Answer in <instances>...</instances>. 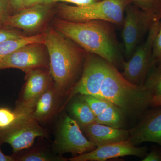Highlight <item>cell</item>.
Here are the masks:
<instances>
[{
	"label": "cell",
	"instance_id": "cell-25",
	"mask_svg": "<svg viewBox=\"0 0 161 161\" xmlns=\"http://www.w3.org/2000/svg\"><path fill=\"white\" fill-rule=\"evenodd\" d=\"M153 59L155 65L161 61V19L159 28L153 43Z\"/></svg>",
	"mask_w": 161,
	"mask_h": 161
},
{
	"label": "cell",
	"instance_id": "cell-15",
	"mask_svg": "<svg viewBox=\"0 0 161 161\" xmlns=\"http://www.w3.org/2000/svg\"><path fill=\"white\" fill-rule=\"evenodd\" d=\"M57 93L55 86L53 87L50 85L39 98L33 112V116L36 120L43 121L49 118L56 106Z\"/></svg>",
	"mask_w": 161,
	"mask_h": 161
},
{
	"label": "cell",
	"instance_id": "cell-29",
	"mask_svg": "<svg viewBox=\"0 0 161 161\" xmlns=\"http://www.w3.org/2000/svg\"><path fill=\"white\" fill-rule=\"evenodd\" d=\"M24 1V0H9L11 10H15L18 12L23 9Z\"/></svg>",
	"mask_w": 161,
	"mask_h": 161
},
{
	"label": "cell",
	"instance_id": "cell-19",
	"mask_svg": "<svg viewBox=\"0 0 161 161\" xmlns=\"http://www.w3.org/2000/svg\"><path fill=\"white\" fill-rule=\"evenodd\" d=\"M157 64L150 70L143 85L153 96L161 95V61Z\"/></svg>",
	"mask_w": 161,
	"mask_h": 161
},
{
	"label": "cell",
	"instance_id": "cell-10",
	"mask_svg": "<svg viewBox=\"0 0 161 161\" xmlns=\"http://www.w3.org/2000/svg\"><path fill=\"white\" fill-rule=\"evenodd\" d=\"M148 149L146 147H136L129 140L98 146L90 152L74 157L71 161H105L127 156L144 158Z\"/></svg>",
	"mask_w": 161,
	"mask_h": 161
},
{
	"label": "cell",
	"instance_id": "cell-5",
	"mask_svg": "<svg viewBox=\"0 0 161 161\" xmlns=\"http://www.w3.org/2000/svg\"><path fill=\"white\" fill-rule=\"evenodd\" d=\"M14 111L17 118L9 127L0 129V142L9 144L17 153L31 147L36 138L46 136L47 132L34 118L32 112Z\"/></svg>",
	"mask_w": 161,
	"mask_h": 161
},
{
	"label": "cell",
	"instance_id": "cell-17",
	"mask_svg": "<svg viewBox=\"0 0 161 161\" xmlns=\"http://www.w3.org/2000/svg\"><path fill=\"white\" fill-rule=\"evenodd\" d=\"M70 110L75 120L82 128L95 122L96 116L80 96L72 103Z\"/></svg>",
	"mask_w": 161,
	"mask_h": 161
},
{
	"label": "cell",
	"instance_id": "cell-14",
	"mask_svg": "<svg viewBox=\"0 0 161 161\" xmlns=\"http://www.w3.org/2000/svg\"><path fill=\"white\" fill-rule=\"evenodd\" d=\"M89 140L96 147L127 140L129 130L94 123L83 127Z\"/></svg>",
	"mask_w": 161,
	"mask_h": 161
},
{
	"label": "cell",
	"instance_id": "cell-30",
	"mask_svg": "<svg viewBox=\"0 0 161 161\" xmlns=\"http://www.w3.org/2000/svg\"><path fill=\"white\" fill-rule=\"evenodd\" d=\"M52 3V0H24L23 3L24 8L30 7L38 4H49Z\"/></svg>",
	"mask_w": 161,
	"mask_h": 161
},
{
	"label": "cell",
	"instance_id": "cell-21",
	"mask_svg": "<svg viewBox=\"0 0 161 161\" xmlns=\"http://www.w3.org/2000/svg\"><path fill=\"white\" fill-rule=\"evenodd\" d=\"M80 96L89 106L95 116L102 113L112 104L106 99L97 96L90 95H80Z\"/></svg>",
	"mask_w": 161,
	"mask_h": 161
},
{
	"label": "cell",
	"instance_id": "cell-23",
	"mask_svg": "<svg viewBox=\"0 0 161 161\" xmlns=\"http://www.w3.org/2000/svg\"><path fill=\"white\" fill-rule=\"evenodd\" d=\"M14 28L6 25L0 26V43L6 40L19 39L26 36L21 32Z\"/></svg>",
	"mask_w": 161,
	"mask_h": 161
},
{
	"label": "cell",
	"instance_id": "cell-1",
	"mask_svg": "<svg viewBox=\"0 0 161 161\" xmlns=\"http://www.w3.org/2000/svg\"><path fill=\"white\" fill-rule=\"evenodd\" d=\"M87 88L91 95L106 99L123 112L126 116H142L151 107L153 96L143 86L130 83L116 66L97 58L89 69Z\"/></svg>",
	"mask_w": 161,
	"mask_h": 161
},
{
	"label": "cell",
	"instance_id": "cell-32",
	"mask_svg": "<svg viewBox=\"0 0 161 161\" xmlns=\"http://www.w3.org/2000/svg\"><path fill=\"white\" fill-rule=\"evenodd\" d=\"M1 144V142H0ZM15 161L14 159L12 157L9 155H5V154L1 151L0 148V161Z\"/></svg>",
	"mask_w": 161,
	"mask_h": 161
},
{
	"label": "cell",
	"instance_id": "cell-28",
	"mask_svg": "<svg viewBox=\"0 0 161 161\" xmlns=\"http://www.w3.org/2000/svg\"><path fill=\"white\" fill-rule=\"evenodd\" d=\"M100 0H52V2H64L72 3L76 6H86L91 5Z\"/></svg>",
	"mask_w": 161,
	"mask_h": 161
},
{
	"label": "cell",
	"instance_id": "cell-3",
	"mask_svg": "<svg viewBox=\"0 0 161 161\" xmlns=\"http://www.w3.org/2000/svg\"><path fill=\"white\" fill-rule=\"evenodd\" d=\"M44 45L49 59V72L59 94L70 90L83 60L82 52L74 42L52 27L46 32Z\"/></svg>",
	"mask_w": 161,
	"mask_h": 161
},
{
	"label": "cell",
	"instance_id": "cell-7",
	"mask_svg": "<svg viewBox=\"0 0 161 161\" xmlns=\"http://www.w3.org/2000/svg\"><path fill=\"white\" fill-rule=\"evenodd\" d=\"M125 12L121 36L125 53L130 58L142 38L149 32L153 24L159 20L132 4L127 6Z\"/></svg>",
	"mask_w": 161,
	"mask_h": 161
},
{
	"label": "cell",
	"instance_id": "cell-20",
	"mask_svg": "<svg viewBox=\"0 0 161 161\" xmlns=\"http://www.w3.org/2000/svg\"><path fill=\"white\" fill-rule=\"evenodd\" d=\"M131 4L149 13L157 20L161 19V0H130Z\"/></svg>",
	"mask_w": 161,
	"mask_h": 161
},
{
	"label": "cell",
	"instance_id": "cell-26",
	"mask_svg": "<svg viewBox=\"0 0 161 161\" xmlns=\"http://www.w3.org/2000/svg\"><path fill=\"white\" fill-rule=\"evenodd\" d=\"M11 10L9 0H0V26L5 25Z\"/></svg>",
	"mask_w": 161,
	"mask_h": 161
},
{
	"label": "cell",
	"instance_id": "cell-16",
	"mask_svg": "<svg viewBox=\"0 0 161 161\" xmlns=\"http://www.w3.org/2000/svg\"><path fill=\"white\" fill-rule=\"evenodd\" d=\"M46 33L24 36L19 39H11L0 43V61L20 47L34 43H44Z\"/></svg>",
	"mask_w": 161,
	"mask_h": 161
},
{
	"label": "cell",
	"instance_id": "cell-24",
	"mask_svg": "<svg viewBox=\"0 0 161 161\" xmlns=\"http://www.w3.org/2000/svg\"><path fill=\"white\" fill-rule=\"evenodd\" d=\"M60 158L53 157L45 152L32 151L23 155L19 158L21 161H51L58 160Z\"/></svg>",
	"mask_w": 161,
	"mask_h": 161
},
{
	"label": "cell",
	"instance_id": "cell-11",
	"mask_svg": "<svg viewBox=\"0 0 161 161\" xmlns=\"http://www.w3.org/2000/svg\"><path fill=\"white\" fill-rule=\"evenodd\" d=\"M26 82L22 98L16 108L34 111L38 101L50 86L52 77L49 70L37 69L26 73Z\"/></svg>",
	"mask_w": 161,
	"mask_h": 161
},
{
	"label": "cell",
	"instance_id": "cell-6",
	"mask_svg": "<svg viewBox=\"0 0 161 161\" xmlns=\"http://www.w3.org/2000/svg\"><path fill=\"white\" fill-rule=\"evenodd\" d=\"M160 20L153 24L146 41L136 48L128 61L122 60L123 76L130 83L143 86L147 76L153 66V49L154 39L159 28Z\"/></svg>",
	"mask_w": 161,
	"mask_h": 161
},
{
	"label": "cell",
	"instance_id": "cell-12",
	"mask_svg": "<svg viewBox=\"0 0 161 161\" xmlns=\"http://www.w3.org/2000/svg\"><path fill=\"white\" fill-rule=\"evenodd\" d=\"M48 4H38L26 7L14 14L10 15L5 25L32 32L43 26L50 15Z\"/></svg>",
	"mask_w": 161,
	"mask_h": 161
},
{
	"label": "cell",
	"instance_id": "cell-27",
	"mask_svg": "<svg viewBox=\"0 0 161 161\" xmlns=\"http://www.w3.org/2000/svg\"><path fill=\"white\" fill-rule=\"evenodd\" d=\"M142 161H161V150L154 148L147 153Z\"/></svg>",
	"mask_w": 161,
	"mask_h": 161
},
{
	"label": "cell",
	"instance_id": "cell-2",
	"mask_svg": "<svg viewBox=\"0 0 161 161\" xmlns=\"http://www.w3.org/2000/svg\"><path fill=\"white\" fill-rule=\"evenodd\" d=\"M54 29L85 50L97 55L116 66L120 59L113 31L108 22H72L56 19Z\"/></svg>",
	"mask_w": 161,
	"mask_h": 161
},
{
	"label": "cell",
	"instance_id": "cell-31",
	"mask_svg": "<svg viewBox=\"0 0 161 161\" xmlns=\"http://www.w3.org/2000/svg\"><path fill=\"white\" fill-rule=\"evenodd\" d=\"M161 106V95L153 96L151 101V107Z\"/></svg>",
	"mask_w": 161,
	"mask_h": 161
},
{
	"label": "cell",
	"instance_id": "cell-4",
	"mask_svg": "<svg viewBox=\"0 0 161 161\" xmlns=\"http://www.w3.org/2000/svg\"><path fill=\"white\" fill-rule=\"evenodd\" d=\"M130 0H100L86 6L64 5L60 9L61 19L72 22L101 21L123 23L126 8Z\"/></svg>",
	"mask_w": 161,
	"mask_h": 161
},
{
	"label": "cell",
	"instance_id": "cell-22",
	"mask_svg": "<svg viewBox=\"0 0 161 161\" xmlns=\"http://www.w3.org/2000/svg\"><path fill=\"white\" fill-rule=\"evenodd\" d=\"M18 116L14 111H11L6 108H0V129L7 128L13 124Z\"/></svg>",
	"mask_w": 161,
	"mask_h": 161
},
{
	"label": "cell",
	"instance_id": "cell-9",
	"mask_svg": "<svg viewBox=\"0 0 161 161\" xmlns=\"http://www.w3.org/2000/svg\"><path fill=\"white\" fill-rule=\"evenodd\" d=\"M56 147L60 153L75 155L90 152L97 147L84 136L78 122L69 116H65L61 122Z\"/></svg>",
	"mask_w": 161,
	"mask_h": 161
},
{
	"label": "cell",
	"instance_id": "cell-18",
	"mask_svg": "<svg viewBox=\"0 0 161 161\" xmlns=\"http://www.w3.org/2000/svg\"><path fill=\"white\" fill-rule=\"evenodd\" d=\"M126 115L113 104L95 117V122L116 128H123Z\"/></svg>",
	"mask_w": 161,
	"mask_h": 161
},
{
	"label": "cell",
	"instance_id": "cell-8",
	"mask_svg": "<svg viewBox=\"0 0 161 161\" xmlns=\"http://www.w3.org/2000/svg\"><path fill=\"white\" fill-rule=\"evenodd\" d=\"M43 43L27 44L20 47L0 61V69L15 68L25 73L49 67V57Z\"/></svg>",
	"mask_w": 161,
	"mask_h": 161
},
{
	"label": "cell",
	"instance_id": "cell-13",
	"mask_svg": "<svg viewBox=\"0 0 161 161\" xmlns=\"http://www.w3.org/2000/svg\"><path fill=\"white\" fill-rule=\"evenodd\" d=\"M147 112L135 127L129 130V140L133 145L152 142L161 147V106Z\"/></svg>",
	"mask_w": 161,
	"mask_h": 161
}]
</instances>
